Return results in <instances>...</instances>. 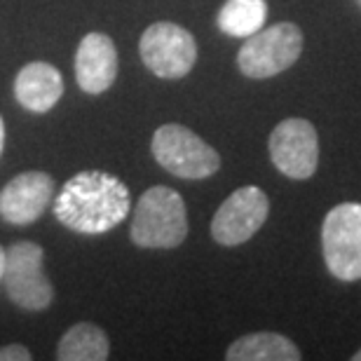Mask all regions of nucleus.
Listing matches in <instances>:
<instances>
[{"mask_svg": "<svg viewBox=\"0 0 361 361\" xmlns=\"http://www.w3.org/2000/svg\"><path fill=\"white\" fill-rule=\"evenodd\" d=\"M129 190L118 176L106 171H80L63 183L54 200V216L61 226L80 235H104L129 216Z\"/></svg>", "mask_w": 361, "mask_h": 361, "instance_id": "f257e3e1", "label": "nucleus"}, {"mask_svg": "<svg viewBox=\"0 0 361 361\" xmlns=\"http://www.w3.org/2000/svg\"><path fill=\"white\" fill-rule=\"evenodd\" d=\"M188 235L183 197L167 185H153L134 209L132 240L143 249H174Z\"/></svg>", "mask_w": 361, "mask_h": 361, "instance_id": "f03ea898", "label": "nucleus"}, {"mask_svg": "<svg viewBox=\"0 0 361 361\" xmlns=\"http://www.w3.org/2000/svg\"><path fill=\"white\" fill-rule=\"evenodd\" d=\"M150 148L157 164L178 178H209L221 167L219 153L183 125H162Z\"/></svg>", "mask_w": 361, "mask_h": 361, "instance_id": "7ed1b4c3", "label": "nucleus"}, {"mask_svg": "<svg viewBox=\"0 0 361 361\" xmlns=\"http://www.w3.org/2000/svg\"><path fill=\"white\" fill-rule=\"evenodd\" d=\"M3 284L7 298L17 302L21 310L49 307L54 298V288L45 274V254L42 247L33 242H17L5 251Z\"/></svg>", "mask_w": 361, "mask_h": 361, "instance_id": "20e7f679", "label": "nucleus"}, {"mask_svg": "<svg viewBox=\"0 0 361 361\" xmlns=\"http://www.w3.org/2000/svg\"><path fill=\"white\" fill-rule=\"evenodd\" d=\"M302 52V33L295 24H274L249 35L237 54L240 71L247 78H272L293 66Z\"/></svg>", "mask_w": 361, "mask_h": 361, "instance_id": "39448f33", "label": "nucleus"}, {"mask_svg": "<svg viewBox=\"0 0 361 361\" xmlns=\"http://www.w3.org/2000/svg\"><path fill=\"white\" fill-rule=\"evenodd\" d=\"M322 247L334 277L361 279V204L345 202L331 209L322 228Z\"/></svg>", "mask_w": 361, "mask_h": 361, "instance_id": "423d86ee", "label": "nucleus"}, {"mask_svg": "<svg viewBox=\"0 0 361 361\" xmlns=\"http://www.w3.org/2000/svg\"><path fill=\"white\" fill-rule=\"evenodd\" d=\"M141 59L157 78H183L197 61V45L185 28L171 21H157L148 26L139 42Z\"/></svg>", "mask_w": 361, "mask_h": 361, "instance_id": "0eeeda50", "label": "nucleus"}, {"mask_svg": "<svg viewBox=\"0 0 361 361\" xmlns=\"http://www.w3.org/2000/svg\"><path fill=\"white\" fill-rule=\"evenodd\" d=\"M270 202L261 188L244 185L223 202L212 221L214 240L223 247H237L251 240L268 219Z\"/></svg>", "mask_w": 361, "mask_h": 361, "instance_id": "6e6552de", "label": "nucleus"}, {"mask_svg": "<svg viewBox=\"0 0 361 361\" xmlns=\"http://www.w3.org/2000/svg\"><path fill=\"white\" fill-rule=\"evenodd\" d=\"M270 157L284 176L310 178L319 162L317 129L300 118L279 122L270 134Z\"/></svg>", "mask_w": 361, "mask_h": 361, "instance_id": "1a4fd4ad", "label": "nucleus"}, {"mask_svg": "<svg viewBox=\"0 0 361 361\" xmlns=\"http://www.w3.org/2000/svg\"><path fill=\"white\" fill-rule=\"evenodd\" d=\"M54 197V180L45 171H24L0 190V219L14 226L38 221Z\"/></svg>", "mask_w": 361, "mask_h": 361, "instance_id": "9d476101", "label": "nucleus"}, {"mask_svg": "<svg viewBox=\"0 0 361 361\" xmlns=\"http://www.w3.org/2000/svg\"><path fill=\"white\" fill-rule=\"evenodd\" d=\"M118 52L113 40L104 33H87L75 52V80L82 92L101 94L115 82Z\"/></svg>", "mask_w": 361, "mask_h": 361, "instance_id": "9b49d317", "label": "nucleus"}, {"mask_svg": "<svg viewBox=\"0 0 361 361\" xmlns=\"http://www.w3.org/2000/svg\"><path fill=\"white\" fill-rule=\"evenodd\" d=\"M14 94L26 111L47 113L59 104L63 94V78L54 66L45 61L26 63L14 80Z\"/></svg>", "mask_w": 361, "mask_h": 361, "instance_id": "f8f14e48", "label": "nucleus"}, {"mask_svg": "<svg viewBox=\"0 0 361 361\" xmlns=\"http://www.w3.org/2000/svg\"><path fill=\"white\" fill-rule=\"evenodd\" d=\"M228 361H298L300 350L281 334H249L235 341L226 352Z\"/></svg>", "mask_w": 361, "mask_h": 361, "instance_id": "ddd939ff", "label": "nucleus"}, {"mask_svg": "<svg viewBox=\"0 0 361 361\" xmlns=\"http://www.w3.org/2000/svg\"><path fill=\"white\" fill-rule=\"evenodd\" d=\"M111 355V343L106 334L94 324L71 326L56 348L59 361H104Z\"/></svg>", "mask_w": 361, "mask_h": 361, "instance_id": "4468645a", "label": "nucleus"}, {"mask_svg": "<svg viewBox=\"0 0 361 361\" xmlns=\"http://www.w3.org/2000/svg\"><path fill=\"white\" fill-rule=\"evenodd\" d=\"M265 0H228L219 12V26L223 33L235 38H249L265 26Z\"/></svg>", "mask_w": 361, "mask_h": 361, "instance_id": "2eb2a0df", "label": "nucleus"}, {"mask_svg": "<svg viewBox=\"0 0 361 361\" xmlns=\"http://www.w3.org/2000/svg\"><path fill=\"white\" fill-rule=\"evenodd\" d=\"M28 359H31V352L24 345H5V348H0V361H28Z\"/></svg>", "mask_w": 361, "mask_h": 361, "instance_id": "dca6fc26", "label": "nucleus"}, {"mask_svg": "<svg viewBox=\"0 0 361 361\" xmlns=\"http://www.w3.org/2000/svg\"><path fill=\"white\" fill-rule=\"evenodd\" d=\"M3 143H5V125L3 118H0V155H3Z\"/></svg>", "mask_w": 361, "mask_h": 361, "instance_id": "f3484780", "label": "nucleus"}, {"mask_svg": "<svg viewBox=\"0 0 361 361\" xmlns=\"http://www.w3.org/2000/svg\"><path fill=\"white\" fill-rule=\"evenodd\" d=\"M3 270H5V249L0 247V281H3Z\"/></svg>", "mask_w": 361, "mask_h": 361, "instance_id": "a211bd4d", "label": "nucleus"}, {"mask_svg": "<svg viewBox=\"0 0 361 361\" xmlns=\"http://www.w3.org/2000/svg\"><path fill=\"white\" fill-rule=\"evenodd\" d=\"M355 361H361V350H359L357 355H355Z\"/></svg>", "mask_w": 361, "mask_h": 361, "instance_id": "6ab92c4d", "label": "nucleus"}]
</instances>
